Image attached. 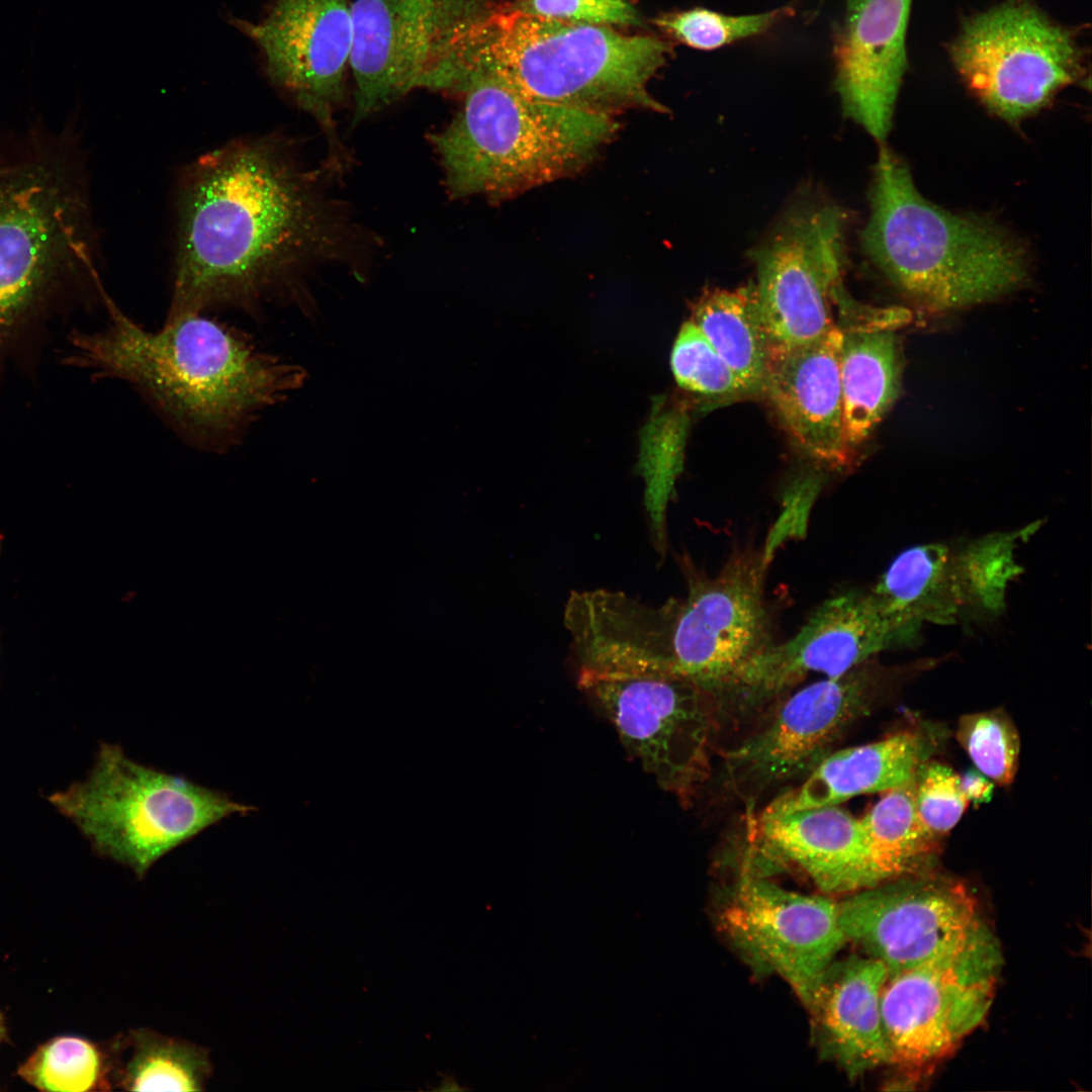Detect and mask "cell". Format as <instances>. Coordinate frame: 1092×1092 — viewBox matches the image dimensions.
Masks as SVG:
<instances>
[{
    "label": "cell",
    "instance_id": "obj_1",
    "mask_svg": "<svg viewBox=\"0 0 1092 1092\" xmlns=\"http://www.w3.org/2000/svg\"><path fill=\"white\" fill-rule=\"evenodd\" d=\"M336 174L277 133L234 140L188 164L176 192L166 321L267 302L306 308L316 270L357 268L373 242L331 192Z\"/></svg>",
    "mask_w": 1092,
    "mask_h": 1092
},
{
    "label": "cell",
    "instance_id": "obj_9",
    "mask_svg": "<svg viewBox=\"0 0 1092 1092\" xmlns=\"http://www.w3.org/2000/svg\"><path fill=\"white\" fill-rule=\"evenodd\" d=\"M81 178L44 159L1 170L0 329L62 273L96 275Z\"/></svg>",
    "mask_w": 1092,
    "mask_h": 1092
},
{
    "label": "cell",
    "instance_id": "obj_22",
    "mask_svg": "<svg viewBox=\"0 0 1092 1092\" xmlns=\"http://www.w3.org/2000/svg\"><path fill=\"white\" fill-rule=\"evenodd\" d=\"M887 968L869 956L834 960L806 1006L821 1052L848 1076L891 1063L881 994Z\"/></svg>",
    "mask_w": 1092,
    "mask_h": 1092
},
{
    "label": "cell",
    "instance_id": "obj_29",
    "mask_svg": "<svg viewBox=\"0 0 1092 1092\" xmlns=\"http://www.w3.org/2000/svg\"><path fill=\"white\" fill-rule=\"evenodd\" d=\"M116 1057L115 1039L109 1053H105L87 1039L61 1036L41 1045L21 1067L20 1075L44 1091L110 1089Z\"/></svg>",
    "mask_w": 1092,
    "mask_h": 1092
},
{
    "label": "cell",
    "instance_id": "obj_33",
    "mask_svg": "<svg viewBox=\"0 0 1092 1092\" xmlns=\"http://www.w3.org/2000/svg\"><path fill=\"white\" fill-rule=\"evenodd\" d=\"M914 801L922 824L939 838L958 824L969 804L960 775L949 766L930 759L919 767L914 777Z\"/></svg>",
    "mask_w": 1092,
    "mask_h": 1092
},
{
    "label": "cell",
    "instance_id": "obj_16",
    "mask_svg": "<svg viewBox=\"0 0 1092 1092\" xmlns=\"http://www.w3.org/2000/svg\"><path fill=\"white\" fill-rule=\"evenodd\" d=\"M738 874L721 910V929L752 967L777 974L806 1005L846 943L837 903L770 881L747 845Z\"/></svg>",
    "mask_w": 1092,
    "mask_h": 1092
},
{
    "label": "cell",
    "instance_id": "obj_34",
    "mask_svg": "<svg viewBox=\"0 0 1092 1092\" xmlns=\"http://www.w3.org/2000/svg\"><path fill=\"white\" fill-rule=\"evenodd\" d=\"M519 12L572 23L638 26L641 17L629 0H515Z\"/></svg>",
    "mask_w": 1092,
    "mask_h": 1092
},
{
    "label": "cell",
    "instance_id": "obj_35",
    "mask_svg": "<svg viewBox=\"0 0 1092 1092\" xmlns=\"http://www.w3.org/2000/svg\"><path fill=\"white\" fill-rule=\"evenodd\" d=\"M963 791L969 802L982 803L989 800L994 783L979 770H969L960 776Z\"/></svg>",
    "mask_w": 1092,
    "mask_h": 1092
},
{
    "label": "cell",
    "instance_id": "obj_36",
    "mask_svg": "<svg viewBox=\"0 0 1092 1092\" xmlns=\"http://www.w3.org/2000/svg\"><path fill=\"white\" fill-rule=\"evenodd\" d=\"M437 1090L438 1091H445V1092L446 1091H460V1090H462V1088L458 1085V1083L452 1077H450V1078L445 1077L443 1079V1081L441 1082L440 1087L437 1088Z\"/></svg>",
    "mask_w": 1092,
    "mask_h": 1092
},
{
    "label": "cell",
    "instance_id": "obj_25",
    "mask_svg": "<svg viewBox=\"0 0 1092 1092\" xmlns=\"http://www.w3.org/2000/svg\"><path fill=\"white\" fill-rule=\"evenodd\" d=\"M839 373L845 443L861 445L896 401L901 357L894 329L841 327Z\"/></svg>",
    "mask_w": 1092,
    "mask_h": 1092
},
{
    "label": "cell",
    "instance_id": "obj_5",
    "mask_svg": "<svg viewBox=\"0 0 1092 1092\" xmlns=\"http://www.w3.org/2000/svg\"><path fill=\"white\" fill-rule=\"evenodd\" d=\"M866 255L905 296L934 311L963 308L1018 288L1027 276L1022 248L986 220L925 199L910 171L882 147L875 165Z\"/></svg>",
    "mask_w": 1092,
    "mask_h": 1092
},
{
    "label": "cell",
    "instance_id": "obj_11",
    "mask_svg": "<svg viewBox=\"0 0 1092 1092\" xmlns=\"http://www.w3.org/2000/svg\"><path fill=\"white\" fill-rule=\"evenodd\" d=\"M1001 965L984 923L951 948L888 974L881 1013L891 1063L923 1070L948 1056L987 1016Z\"/></svg>",
    "mask_w": 1092,
    "mask_h": 1092
},
{
    "label": "cell",
    "instance_id": "obj_31",
    "mask_svg": "<svg viewBox=\"0 0 1092 1092\" xmlns=\"http://www.w3.org/2000/svg\"><path fill=\"white\" fill-rule=\"evenodd\" d=\"M956 737L977 770L999 786L1012 784L1019 764L1020 738L1004 710L964 715Z\"/></svg>",
    "mask_w": 1092,
    "mask_h": 1092
},
{
    "label": "cell",
    "instance_id": "obj_26",
    "mask_svg": "<svg viewBox=\"0 0 1092 1092\" xmlns=\"http://www.w3.org/2000/svg\"><path fill=\"white\" fill-rule=\"evenodd\" d=\"M693 322L741 380L749 396L762 395L769 342L754 282L706 291L692 307Z\"/></svg>",
    "mask_w": 1092,
    "mask_h": 1092
},
{
    "label": "cell",
    "instance_id": "obj_4",
    "mask_svg": "<svg viewBox=\"0 0 1092 1092\" xmlns=\"http://www.w3.org/2000/svg\"><path fill=\"white\" fill-rule=\"evenodd\" d=\"M428 140L452 199L502 202L589 166L615 138L613 116L528 98L494 75L472 79Z\"/></svg>",
    "mask_w": 1092,
    "mask_h": 1092
},
{
    "label": "cell",
    "instance_id": "obj_37",
    "mask_svg": "<svg viewBox=\"0 0 1092 1092\" xmlns=\"http://www.w3.org/2000/svg\"><path fill=\"white\" fill-rule=\"evenodd\" d=\"M4 1033H5V1027H4L3 1019H2V1017L0 1016V1039H1V1038H2V1036L4 1035Z\"/></svg>",
    "mask_w": 1092,
    "mask_h": 1092
},
{
    "label": "cell",
    "instance_id": "obj_17",
    "mask_svg": "<svg viewBox=\"0 0 1092 1092\" xmlns=\"http://www.w3.org/2000/svg\"><path fill=\"white\" fill-rule=\"evenodd\" d=\"M837 903L846 942L893 974L961 943L985 922L962 881L931 871L848 894Z\"/></svg>",
    "mask_w": 1092,
    "mask_h": 1092
},
{
    "label": "cell",
    "instance_id": "obj_3",
    "mask_svg": "<svg viewBox=\"0 0 1092 1092\" xmlns=\"http://www.w3.org/2000/svg\"><path fill=\"white\" fill-rule=\"evenodd\" d=\"M672 47L653 35L525 14L493 3L469 17L454 50L465 84L490 74L533 100L615 117L667 108L648 91Z\"/></svg>",
    "mask_w": 1092,
    "mask_h": 1092
},
{
    "label": "cell",
    "instance_id": "obj_19",
    "mask_svg": "<svg viewBox=\"0 0 1092 1092\" xmlns=\"http://www.w3.org/2000/svg\"><path fill=\"white\" fill-rule=\"evenodd\" d=\"M752 852L794 866L827 894L881 884L860 819L838 805L745 817Z\"/></svg>",
    "mask_w": 1092,
    "mask_h": 1092
},
{
    "label": "cell",
    "instance_id": "obj_39",
    "mask_svg": "<svg viewBox=\"0 0 1092 1092\" xmlns=\"http://www.w3.org/2000/svg\"><path fill=\"white\" fill-rule=\"evenodd\" d=\"M1 170V169H0Z\"/></svg>",
    "mask_w": 1092,
    "mask_h": 1092
},
{
    "label": "cell",
    "instance_id": "obj_38",
    "mask_svg": "<svg viewBox=\"0 0 1092 1092\" xmlns=\"http://www.w3.org/2000/svg\"><path fill=\"white\" fill-rule=\"evenodd\" d=\"M0 554H1V537H0Z\"/></svg>",
    "mask_w": 1092,
    "mask_h": 1092
},
{
    "label": "cell",
    "instance_id": "obj_7",
    "mask_svg": "<svg viewBox=\"0 0 1092 1092\" xmlns=\"http://www.w3.org/2000/svg\"><path fill=\"white\" fill-rule=\"evenodd\" d=\"M100 856L143 879L151 867L206 828L257 808L223 792L129 758L101 743L87 779L49 797Z\"/></svg>",
    "mask_w": 1092,
    "mask_h": 1092
},
{
    "label": "cell",
    "instance_id": "obj_10",
    "mask_svg": "<svg viewBox=\"0 0 1092 1092\" xmlns=\"http://www.w3.org/2000/svg\"><path fill=\"white\" fill-rule=\"evenodd\" d=\"M846 232L840 205L803 194L750 251L770 358L837 326L833 305L847 264Z\"/></svg>",
    "mask_w": 1092,
    "mask_h": 1092
},
{
    "label": "cell",
    "instance_id": "obj_28",
    "mask_svg": "<svg viewBox=\"0 0 1092 1092\" xmlns=\"http://www.w3.org/2000/svg\"><path fill=\"white\" fill-rule=\"evenodd\" d=\"M885 793L859 818L881 882L931 871L941 838L930 833L918 817L914 778Z\"/></svg>",
    "mask_w": 1092,
    "mask_h": 1092
},
{
    "label": "cell",
    "instance_id": "obj_23",
    "mask_svg": "<svg viewBox=\"0 0 1092 1092\" xmlns=\"http://www.w3.org/2000/svg\"><path fill=\"white\" fill-rule=\"evenodd\" d=\"M938 728H906L878 741L835 749L798 787L775 796L762 810L789 813L839 805L885 793L911 781L939 744Z\"/></svg>",
    "mask_w": 1092,
    "mask_h": 1092
},
{
    "label": "cell",
    "instance_id": "obj_18",
    "mask_svg": "<svg viewBox=\"0 0 1092 1092\" xmlns=\"http://www.w3.org/2000/svg\"><path fill=\"white\" fill-rule=\"evenodd\" d=\"M912 0H846L833 36L834 88L842 113L883 143L908 67Z\"/></svg>",
    "mask_w": 1092,
    "mask_h": 1092
},
{
    "label": "cell",
    "instance_id": "obj_8",
    "mask_svg": "<svg viewBox=\"0 0 1092 1092\" xmlns=\"http://www.w3.org/2000/svg\"><path fill=\"white\" fill-rule=\"evenodd\" d=\"M896 671L873 658L845 673L826 677L783 698L767 720L723 754L727 791L756 813L759 802L803 781L858 720L873 711Z\"/></svg>",
    "mask_w": 1092,
    "mask_h": 1092
},
{
    "label": "cell",
    "instance_id": "obj_15",
    "mask_svg": "<svg viewBox=\"0 0 1092 1092\" xmlns=\"http://www.w3.org/2000/svg\"><path fill=\"white\" fill-rule=\"evenodd\" d=\"M233 23L260 49L270 81L309 114L325 134L326 161L343 171L350 155L336 114L346 98L353 28L348 0H269L258 22Z\"/></svg>",
    "mask_w": 1092,
    "mask_h": 1092
},
{
    "label": "cell",
    "instance_id": "obj_27",
    "mask_svg": "<svg viewBox=\"0 0 1092 1092\" xmlns=\"http://www.w3.org/2000/svg\"><path fill=\"white\" fill-rule=\"evenodd\" d=\"M114 1085L126 1091H202L213 1066L209 1051L150 1028L116 1037Z\"/></svg>",
    "mask_w": 1092,
    "mask_h": 1092
},
{
    "label": "cell",
    "instance_id": "obj_2",
    "mask_svg": "<svg viewBox=\"0 0 1092 1092\" xmlns=\"http://www.w3.org/2000/svg\"><path fill=\"white\" fill-rule=\"evenodd\" d=\"M106 302V328L74 337L75 363L97 377L128 383L202 449L234 447L261 413L306 378L300 366L204 313L185 314L149 331Z\"/></svg>",
    "mask_w": 1092,
    "mask_h": 1092
},
{
    "label": "cell",
    "instance_id": "obj_20",
    "mask_svg": "<svg viewBox=\"0 0 1092 1092\" xmlns=\"http://www.w3.org/2000/svg\"><path fill=\"white\" fill-rule=\"evenodd\" d=\"M435 2H351L353 126L420 89Z\"/></svg>",
    "mask_w": 1092,
    "mask_h": 1092
},
{
    "label": "cell",
    "instance_id": "obj_13",
    "mask_svg": "<svg viewBox=\"0 0 1092 1092\" xmlns=\"http://www.w3.org/2000/svg\"><path fill=\"white\" fill-rule=\"evenodd\" d=\"M950 55L969 88L1008 121L1035 113L1084 74L1074 34L1026 0L971 17Z\"/></svg>",
    "mask_w": 1092,
    "mask_h": 1092
},
{
    "label": "cell",
    "instance_id": "obj_21",
    "mask_svg": "<svg viewBox=\"0 0 1092 1092\" xmlns=\"http://www.w3.org/2000/svg\"><path fill=\"white\" fill-rule=\"evenodd\" d=\"M841 327L807 345L771 356L763 396L786 430L813 459L830 467L849 461L839 373Z\"/></svg>",
    "mask_w": 1092,
    "mask_h": 1092
},
{
    "label": "cell",
    "instance_id": "obj_12",
    "mask_svg": "<svg viewBox=\"0 0 1092 1092\" xmlns=\"http://www.w3.org/2000/svg\"><path fill=\"white\" fill-rule=\"evenodd\" d=\"M579 690L606 715L627 754L680 805L711 777L719 728L711 694L677 677L577 672Z\"/></svg>",
    "mask_w": 1092,
    "mask_h": 1092
},
{
    "label": "cell",
    "instance_id": "obj_6",
    "mask_svg": "<svg viewBox=\"0 0 1092 1092\" xmlns=\"http://www.w3.org/2000/svg\"><path fill=\"white\" fill-rule=\"evenodd\" d=\"M688 594L653 607L638 602L629 640L640 672L677 677L707 691L774 644L763 598L761 551L735 552L713 577L681 559Z\"/></svg>",
    "mask_w": 1092,
    "mask_h": 1092
},
{
    "label": "cell",
    "instance_id": "obj_14",
    "mask_svg": "<svg viewBox=\"0 0 1092 1092\" xmlns=\"http://www.w3.org/2000/svg\"><path fill=\"white\" fill-rule=\"evenodd\" d=\"M906 641L870 592L839 594L819 606L793 638L771 644L711 690L719 723L744 724L766 715L808 673L838 676Z\"/></svg>",
    "mask_w": 1092,
    "mask_h": 1092
},
{
    "label": "cell",
    "instance_id": "obj_24",
    "mask_svg": "<svg viewBox=\"0 0 1092 1092\" xmlns=\"http://www.w3.org/2000/svg\"><path fill=\"white\" fill-rule=\"evenodd\" d=\"M911 639L922 623L953 624L970 603L958 549L924 544L903 551L870 592Z\"/></svg>",
    "mask_w": 1092,
    "mask_h": 1092
},
{
    "label": "cell",
    "instance_id": "obj_30",
    "mask_svg": "<svg viewBox=\"0 0 1092 1092\" xmlns=\"http://www.w3.org/2000/svg\"><path fill=\"white\" fill-rule=\"evenodd\" d=\"M793 14V6L749 15H728L694 7L662 13L653 23L673 40L693 49L712 51L761 35Z\"/></svg>",
    "mask_w": 1092,
    "mask_h": 1092
},
{
    "label": "cell",
    "instance_id": "obj_32",
    "mask_svg": "<svg viewBox=\"0 0 1092 1092\" xmlns=\"http://www.w3.org/2000/svg\"><path fill=\"white\" fill-rule=\"evenodd\" d=\"M671 368L677 384L710 397L748 396V392L700 329L686 322L671 352Z\"/></svg>",
    "mask_w": 1092,
    "mask_h": 1092
}]
</instances>
